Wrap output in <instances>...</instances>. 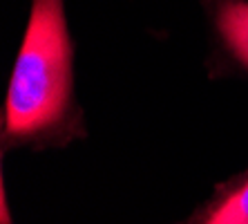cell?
Returning <instances> with one entry per match:
<instances>
[{
	"mask_svg": "<svg viewBox=\"0 0 248 224\" xmlns=\"http://www.w3.org/2000/svg\"><path fill=\"white\" fill-rule=\"evenodd\" d=\"M72 105V40L63 0H34L5 105L9 139H36L65 123Z\"/></svg>",
	"mask_w": 248,
	"mask_h": 224,
	"instance_id": "6da1fadb",
	"label": "cell"
},
{
	"mask_svg": "<svg viewBox=\"0 0 248 224\" xmlns=\"http://www.w3.org/2000/svg\"><path fill=\"white\" fill-rule=\"evenodd\" d=\"M217 27L228 50L248 69V2L221 0L217 9Z\"/></svg>",
	"mask_w": 248,
	"mask_h": 224,
	"instance_id": "7a4b0ae2",
	"label": "cell"
},
{
	"mask_svg": "<svg viewBox=\"0 0 248 224\" xmlns=\"http://www.w3.org/2000/svg\"><path fill=\"white\" fill-rule=\"evenodd\" d=\"M203 224H248V182L224 197Z\"/></svg>",
	"mask_w": 248,
	"mask_h": 224,
	"instance_id": "3957f363",
	"label": "cell"
}]
</instances>
